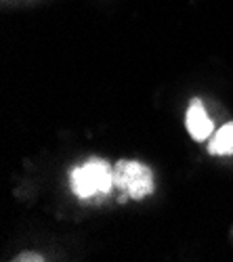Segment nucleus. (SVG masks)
I'll return each instance as SVG.
<instances>
[{
	"label": "nucleus",
	"mask_w": 233,
	"mask_h": 262,
	"mask_svg": "<svg viewBox=\"0 0 233 262\" xmlns=\"http://www.w3.org/2000/svg\"><path fill=\"white\" fill-rule=\"evenodd\" d=\"M70 185L74 195L80 200H91L95 195H108L114 187V168L105 160L93 158L72 170Z\"/></svg>",
	"instance_id": "nucleus-1"
},
{
	"label": "nucleus",
	"mask_w": 233,
	"mask_h": 262,
	"mask_svg": "<svg viewBox=\"0 0 233 262\" xmlns=\"http://www.w3.org/2000/svg\"><path fill=\"white\" fill-rule=\"evenodd\" d=\"M114 185L124 191L126 198L143 200L154 191V174L150 166L137 160H120L114 166Z\"/></svg>",
	"instance_id": "nucleus-2"
},
{
	"label": "nucleus",
	"mask_w": 233,
	"mask_h": 262,
	"mask_svg": "<svg viewBox=\"0 0 233 262\" xmlns=\"http://www.w3.org/2000/svg\"><path fill=\"white\" fill-rule=\"evenodd\" d=\"M185 124H187V133L192 135V139H196V141H206L215 130V124L208 118L202 99H194L192 103H189Z\"/></svg>",
	"instance_id": "nucleus-3"
},
{
	"label": "nucleus",
	"mask_w": 233,
	"mask_h": 262,
	"mask_svg": "<svg viewBox=\"0 0 233 262\" xmlns=\"http://www.w3.org/2000/svg\"><path fill=\"white\" fill-rule=\"evenodd\" d=\"M210 156H233V122L221 126L208 143Z\"/></svg>",
	"instance_id": "nucleus-4"
},
{
	"label": "nucleus",
	"mask_w": 233,
	"mask_h": 262,
	"mask_svg": "<svg viewBox=\"0 0 233 262\" xmlns=\"http://www.w3.org/2000/svg\"><path fill=\"white\" fill-rule=\"evenodd\" d=\"M15 260H19V262H24V260H34V262H42L45 258L42 256H38V254H19Z\"/></svg>",
	"instance_id": "nucleus-5"
}]
</instances>
